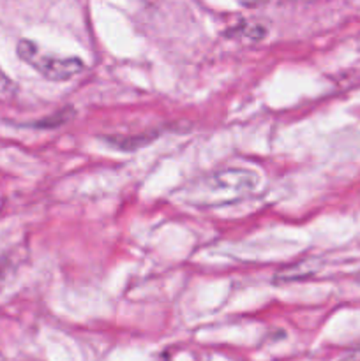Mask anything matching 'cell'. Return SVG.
<instances>
[{
  "label": "cell",
  "mask_w": 360,
  "mask_h": 361,
  "mask_svg": "<svg viewBox=\"0 0 360 361\" xmlns=\"http://www.w3.org/2000/svg\"><path fill=\"white\" fill-rule=\"evenodd\" d=\"M73 116H74L73 108H64V109H60V111L56 113L55 116H49V118L37 122V127H59V126H64V123L69 122V120L73 118Z\"/></svg>",
  "instance_id": "4"
},
{
  "label": "cell",
  "mask_w": 360,
  "mask_h": 361,
  "mask_svg": "<svg viewBox=\"0 0 360 361\" xmlns=\"http://www.w3.org/2000/svg\"><path fill=\"white\" fill-rule=\"evenodd\" d=\"M256 187V173L242 168H228L194 183L187 197L191 203L200 207H219L249 196Z\"/></svg>",
  "instance_id": "1"
},
{
  "label": "cell",
  "mask_w": 360,
  "mask_h": 361,
  "mask_svg": "<svg viewBox=\"0 0 360 361\" xmlns=\"http://www.w3.org/2000/svg\"><path fill=\"white\" fill-rule=\"evenodd\" d=\"M16 51L23 62H27L39 74H42V76L52 81H67L71 78L78 76L85 69L83 60L76 59V56L60 59V56L46 55L35 42L28 41V39H21L18 42Z\"/></svg>",
  "instance_id": "2"
},
{
  "label": "cell",
  "mask_w": 360,
  "mask_h": 361,
  "mask_svg": "<svg viewBox=\"0 0 360 361\" xmlns=\"http://www.w3.org/2000/svg\"><path fill=\"white\" fill-rule=\"evenodd\" d=\"M0 277H2V267H0Z\"/></svg>",
  "instance_id": "8"
},
{
  "label": "cell",
  "mask_w": 360,
  "mask_h": 361,
  "mask_svg": "<svg viewBox=\"0 0 360 361\" xmlns=\"http://www.w3.org/2000/svg\"><path fill=\"white\" fill-rule=\"evenodd\" d=\"M155 137H157V133H143L138 136H108L104 137V141L116 150L134 152L141 147H147Z\"/></svg>",
  "instance_id": "3"
},
{
  "label": "cell",
  "mask_w": 360,
  "mask_h": 361,
  "mask_svg": "<svg viewBox=\"0 0 360 361\" xmlns=\"http://www.w3.org/2000/svg\"><path fill=\"white\" fill-rule=\"evenodd\" d=\"M18 87L2 69H0V101H11L16 95Z\"/></svg>",
  "instance_id": "5"
},
{
  "label": "cell",
  "mask_w": 360,
  "mask_h": 361,
  "mask_svg": "<svg viewBox=\"0 0 360 361\" xmlns=\"http://www.w3.org/2000/svg\"><path fill=\"white\" fill-rule=\"evenodd\" d=\"M346 361H360V344L355 345V348L346 355Z\"/></svg>",
  "instance_id": "6"
},
{
  "label": "cell",
  "mask_w": 360,
  "mask_h": 361,
  "mask_svg": "<svg viewBox=\"0 0 360 361\" xmlns=\"http://www.w3.org/2000/svg\"><path fill=\"white\" fill-rule=\"evenodd\" d=\"M356 281L360 282V271H359V274H356Z\"/></svg>",
  "instance_id": "7"
}]
</instances>
